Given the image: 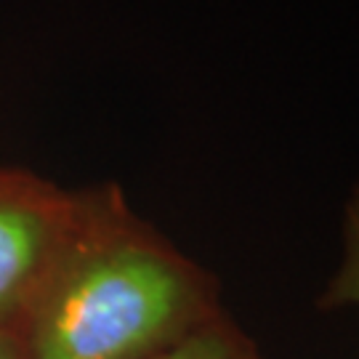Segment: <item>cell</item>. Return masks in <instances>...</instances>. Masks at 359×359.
<instances>
[{
	"label": "cell",
	"mask_w": 359,
	"mask_h": 359,
	"mask_svg": "<svg viewBox=\"0 0 359 359\" xmlns=\"http://www.w3.org/2000/svg\"><path fill=\"white\" fill-rule=\"evenodd\" d=\"M83 189L0 165V330H13L65 253Z\"/></svg>",
	"instance_id": "obj_2"
},
{
	"label": "cell",
	"mask_w": 359,
	"mask_h": 359,
	"mask_svg": "<svg viewBox=\"0 0 359 359\" xmlns=\"http://www.w3.org/2000/svg\"><path fill=\"white\" fill-rule=\"evenodd\" d=\"M224 311L216 277L102 184L13 333L25 359H149Z\"/></svg>",
	"instance_id": "obj_1"
},
{
	"label": "cell",
	"mask_w": 359,
	"mask_h": 359,
	"mask_svg": "<svg viewBox=\"0 0 359 359\" xmlns=\"http://www.w3.org/2000/svg\"><path fill=\"white\" fill-rule=\"evenodd\" d=\"M149 359H269L256 341L229 317V311L205 322L179 344L163 348Z\"/></svg>",
	"instance_id": "obj_3"
},
{
	"label": "cell",
	"mask_w": 359,
	"mask_h": 359,
	"mask_svg": "<svg viewBox=\"0 0 359 359\" xmlns=\"http://www.w3.org/2000/svg\"><path fill=\"white\" fill-rule=\"evenodd\" d=\"M322 311H359V184L348 192L341 218V256L320 293Z\"/></svg>",
	"instance_id": "obj_4"
},
{
	"label": "cell",
	"mask_w": 359,
	"mask_h": 359,
	"mask_svg": "<svg viewBox=\"0 0 359 359\" xmlns=\"http://www.w3.org/2000/svg\"><path fill=\"white\" fill-rule=\"evenodd\" d=\"M0 359H25L13 330H0Z\"/></svg>",
	"instance_id": "obj_5"
}]
</instances>
